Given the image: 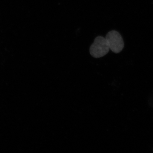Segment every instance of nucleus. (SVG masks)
I'll return each mask as SVG.
<instances>
[{"label":"nucleus","instance_id":"f257e3e1","mask_svg":"<svg viewBox=\"0 0 153 153\" xmlns=\"http://www.w3.org/2000/svg\"><path fill=\"white\" fill-rule=\"evenodd\" d=\"M109 47L105 38L101 36H97L91 44L89 49L90 55L94 58L103 57L109 51Z\"/></svg>","mask_w":153,"mask_h":153},{"label":"nucleus","instance_id":"f03ea898","mask_svg":"<svg viewBox=\"0 0 153 153\" xmlns=\"http://www.w3.org/2000/svg\"><path fill=\"white\" fill-rule=\"evenodd\" d=\"M105 39L109 49L115 53H119L123 49L124 42L122 37L117 31H110L107 34Z\"/></svg>","mask_w":153,"mask_h":153}]
</instances>
